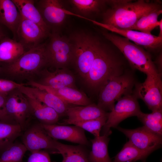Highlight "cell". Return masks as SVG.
Returning <instances> with one entry per match:
<instances>
[{
    "mask_svg": "<svg viewBox=\"0 0 162 162\" xmlns=\"http://www.w3.org/2000/svg\"><path fill=\"white\" fill-rule=\"evenodd\" d=\"M116 128L123 133L132 145L141 150L160 148L162 144V136L154 134L148 130L143 126L134 129H126L117 127Z\"/></svg>",
    "mask_w": 162,
    "mask_h": 162,
    "instance_id": "2e32d148",
    "label": "cell"
},
{
    "mask_svg": "<svg viewBox=\"0 0 162 162\" xmlns=\"http://www.w3.org/2000/svg\"><path fill=\"white\" fill-rule=\"evenodd\" d=\"M59 0H34V4L46 25L52 32H58L64 23L67 11Z\"/></svg>",
    "mask_w": 162,
    "mask_h": 162,
    "instance_id": "30bf717a",
    "label": "cell"
},
{
    "mask_svg": "<svg viewBox=\"0 0 162 162\" xmlns=\"http://www.w3.org/2000/svg\"><path fill=\"white\" fill-rule=\"evenodd\" d=\"M26 51L22 45L17 40L7 36L0 40V62L12 63Z\"/></svg>",
    "mask_w": 162,
    "mask_h": 162,
    "instance_id": "d4e9b609",
    "label": "cell"
},
{
    "mask_svg": "<svg viewBox=\"0 0 162 162\" xmlns=\"http://www.w3.org/2000/svg\"><path fill=\"white\" fill-rule=\"evenodd\" d=\"M30 81L54 88L66 87L74 88L75 78L67 68L57 69L53 72L44 69L33 80Z\"/></svg>",
    "mask_w": 162,
    "mask_h": 162,
    "instance_id": "e0dca14e",
    "label": "cell"
},
{
    "mask_svg": "<svg viewBox=\"0 0 162 162\" xmlns=\"http://www.w3.org/2000/svg\"><path fill=\"white\" fill-rule=\"evenodd\" d=\"M109 136L100 135L90 140L92 150L89 153V162H113L108 153Z\"/></svg>",
    "mask_w": 162,
    "mask_h": 162,
    "instance_id": "484cf974",
    "label": "cell"
},
{
    "mask_svg": "<svg viewBox=\"0 0 162 162\" xmlns=\"http://www.w3.org/2000/svg\"><path fill=\"white\" fill-rule=\"evenodd\" d=\"M137 99L133 94L119 98L108 112L106 121L101 131V135L109 136L112 133L111 128H116L119 123L128 117L137 116L141 111Z\"/></svg>",
    "mask_w": 162,
    "mask_h": 162,
    "instance_id": "ba28073f",
    "label": "cell"
},
{
    "mask_svg": "<svg viewBox=\"0 0 162 162\" xmlns=\"http://www.w3.org/2000/svg\"><path fill=\"white\" fill-rule=\"evenodd\" d=\"M54 144L58 153L62 156V162H89V152L86 149V146L65 144L55 140Z\"/></svg>",
    "mask_w": 162,
    "mask_h": 162,
    "instance_id": "603a6c76",
    "label": "cell"
},
{
    "mask_svg": "<svg viewBox=\"0 0 162 162\" xmlns=\"http://www.w3.org/2000/svg\"><path fill=\"white\" fill-rule=\"evenodd\" d=\"M26 84L18 83L12 80L0 79V95L6 96L13 91Z\"/></svg>",
    "mask_w": 162,
    "mask_h": 162,
    "instance_id": "836d02e7",
    "label": "cell"
},
{
    "mask_svg": "<svg viewBox=\"0 0 162 162\" xmlns=\"http://www.w3.org/2000/svg\"><path fill=\"white\" fill-rule=\"evenodd\" d=\"M21 17L17 7L12 0H0V24L12 32L16 40Z\"/></svg>",
    "mask_w": 162,
    "mask_h": 162,
    "instance_id": "44dd1931",
    "label": "cell"
},
{
    "mask_svg": "<svg viewBox=\"0 0 162 162\" xmlns=\"http://www.w3.org/2000/svg\"><path fill=\"white\" fill-rule=\"evenodd\" d=\"M69 2L79 16L88 17L100 12L108 0H71Z\"/></svg>",
    "mask_w": 162,
    "mask_h": 162,
    "instance_id": "83f0119b",
    "label": "cell"
},
{
    "mask_svg": "<svg viewBox=\"0 0 162 162\" xmlns=\"http://www.w3.org/2000/svg\"><path fill=\"white\" fill-rule=\"evenodd\" d=\"M103 34L118 48L133 68L144 73L147 76H161L150 54L143 47L112 32H103Z\"/></svg>",
    "mask_w": 162,
    "mask_h": 162,
    "instance_id": "277c9868",
    "label": "cell"
},
{
    "mask_svg": "<svg viewBox=\"0 0 162 162\" xmlns=\"http://www.w3.org/2000/svg\"><path fill=\"white\" fill-rule=\"evenodd\" d=\"M6 98L0 95V121L14 123L8 116L5 111Z\"/></svg>",
    "mask_w": 162,
    "mask_h": 162,
    "instance_id": "d590c367",
    "label": "cell"
},
{
    "mask_svg": "<svg viewBox=\"0 0 162 162\" xmlns=\"http://www.w3.org/2000/svg\"><path fill=\"white\" fill-rule=\"evenodd\" d=\"M108 114L96 118L76 123L74 125L88 131L94 137L99 136H100L102 127L106 121Z\"/></svg>",
    "mask_w": 162,
    "mask_h": 162,
    "instance_id": "d6a6232c",
    "label": "cell"
},
{
    "mask_svg": "<svg viewBox=\"0 0 162 162\" xmlns=\"http://www.w3.org/2000/svg\"><path fill=\"white\" fill-rule=\"evenodd\" d=\"M133 94L142 100L152 111L162 110V82L161 76H147L142 83H137Z\"/></svg>",
    "mask_w": 162,
    "mask_h": 162,
    "instance_id": "9c48e42d",
    "label": "cell"
},
{
    "mask_svg": "<svg viewBox=\"0 0 162 162\" xmlns=\"http://www.w3.org/2000/svg\"><path fill=\"white\" fill-rule=\"evenodd\" d=\"M49 36V42L46 44L48 65L57 69L66 68L73 64L74 53L69 38L58 32H51Z\"/></svg>",
    "mask_w": 162,
    "mask_h": 162,
    "instance_id": "52a82bcc",
    "label": "cell"
},
{
    "mask_svg": "<svg viewBox=\"0 0 162 162\" xmlns=\"http://www.w3.org/2000/svg\"><path fill=\"white\" fill-rule=\"evenodd\" d=\"M48 36L38 25L21 16L16 40H18L26 51L41 44L43 40Z\"/></svg>",
    "mask_w": 162,
    "mask_h": 162,
    "instance_id": "5bb4252c",
    "label": "cell"
},
{
    "mask_svg": "<svg viewBox=\"0 0 162 162\" xmlns=\"http://www.w3.org/2000/svg\"><path fill=\"white\" fill-rule=\"evenodd\" d=\"M48 65L46 44H41L26 51L16 60L7 64L5 72L14 79L34 80Z\"/></svg>",
    "mask_w": 162,
    "mask_h": 162,
    "instance_id": "3957f363",
    "label": "cell"
},
{
    "mask_svg": "<svg viewBox=\"0 0 162 162\" xmlns=\"http://www.w3.org/2000/svg\"><path fill=\"white\" fill-rule=\"evenodd\" d=\"M5 108L8 116L12 122L22 128L32 114L26 96L19 88L13 91L6 96Z\"/></svg>",
    "mask_w": 162,
    "mask_h": 162,
    "instance_id": "8fae6325",
    "label": "cell"
},
{
    "mask_svg": "<svg viewBox=\"0 0 162 162\" xmlns=\"http://www.w3.org/2000/svg\"><path fill=\"white\" fill-rule=\"evenodd\" d=\"M137 117L148 130L162 136V110L152 111L150 113L141 111Z\"/></svg>",
    "mask_w": 162,
    "mask_h": 162,
    "instance_id": "f546056e",
    "label": "cell"
},
{
    "mask_svg": "<svg viewBox=\"0 0 162 162\" xmlns=\"http://www.w3.org/2000/svg\"><path fill=\"white\" fill-rule=\"evenodd\" d=\"M95 24L111 32L125 38L136 44L151 51L160 50L162 46V38L152 34L133 30L122 29L93 21Z\"/></svg>",
    "mask_w": 162,
    "mask_h": 162,
    "instance_id": "4fadbf2b",
    "label": "cell"
},
{
    "mask_svg": "<svg viewBox=\"0 0 162 162\" xmlns=\"http://www.w3.org/2000/svg\"><path fill=\"white\" fill-rule=\"evenodd\" d=\"M136 83L132 72L127 70L122 74L110 80L99 92L98 106L103 110L110 111L115 102L122 97L132 94Z\"/></svg>",
    "mask_w": 162,
    "mask_h": 162,
    "instance_id": "8992f818",
    "label": "cell"
},
{
    "mask_svg": "<svg viewBox=\"0 0 162 162\" xmlns=\"http://www.w3.org/2000/svg\"><path fill=\"white\" fill-rule=\"evenodd\" d=\"M3 27V26L0 24V40L7 36Z\"/></svg>",
    "mask_w": 162,
    "mask_h": 162,
    "instance_id": "74e56055",
    "label": "cell"
},
{
    "mask_svg": "<svg viewBox=\"0 0 162 162\" xmlns=\"http://www.w3.org/2000/svg\"><path fill=\"white\" fill-rule=\"evenodd\" d=\"M49 153L45 150L31 153L27 162H52Z\"/></svg>",
    "mask_w": 162,
    "mask_h": 162,
    "instance_id": "e575fe53",
    "label": "cell"
},
{
    "mask_svg": "<svg viewBox=\"0 0 162 162\" xmlns=\"http://www.w3.org/2000/svg\"><path fill=\"white\" fill-rule=\"evenodd\" d=\"M159 27L160 32L158 37L162 38V19L160 20V23L159 25Z\"/></svg>",
    "mask_w": 162,
    "mask_h": 162,
    "instance_id": "f35d334b",
    "label": "cell"
},
{
    "mask_svg": "<svg viewBox=\"0 0 162 162\" xmlns=\"http://www.w3.org/2000/svg\"><path fill=\"white\" fill-rule=\"evenodd\" d=\"M21 16L38 25L49 36L50 31L44 22L33 0H12Z\"/></svg>",
    "mask_w": 162,
    "mask_h": 162,
    "instance_id": "cb8c5ba5",
    "label": "cell"
},
{
    "mask_svg": "<svg viewBox=\"0 0 162 162\" xmlns=\"http://www.w3.org/2000/svg\"><path fill=\"white\" fill-rule=\"evenodd\" d=\"M108 4L111 7L103 13L101 23L122 29L130 30L143 15L162 9L158 2L144 0H111Z\"/></svg>",
    "mask_w": 162,
    "mask_h": 162,
    "instance_id": "6da1fadb",
    "label": "cell"
},
{
    "mask_svg": "<svg viewBox=\"0 0 162 162\" xmlns=\"http://www.w3.org/2000/svg\"><path fill=\"white\" fill-rule=\"evenodd\" d=\"M105 112L94 104L85 106H70L67 109L66 115L67 118L61 124H74L76 123L94 119L106 115Z\"/></svg>",
    "mask_w": 162,
    "mask_h": 162,
    "instance_id": "d6986e66",
    "label": "cell"
},
{
    "mask_svg": "<svg viewBox=\"0 0 162 162\" xmlns=\"http://www.w3.org/2000/svg\"><path fill=\"white\" fill-rule=\"evenodd\" d=\"M155 150H141L136 147L129 141L116 155L113 162H135L139 160H145L147 157Z\"/></svg>",
    "mask_w": 162,
    "mask_h": 162,
    "instance_id": "4316f807",
    "label": "cell"
},
{
    "mask_svg": "<svg viewBox=\"0 0 162 162\" xmlns=\"http://www.w3.org/2000/svg\"><path fill=\"white\" fill-rule=\"evenodd\" d=\"M162 13V9L147 13L141 17L130 30H138L151 34V32L153 29L159 26L160 21H158V19Z\"/></svg>",
    "mask_w": 162,
    "mask_h": 162,
    "instance_id": "4dcf8cb0",
    "label": "cell"
},
{
    "mask_svg": "<svg viewBox=\"0 0 162 162\" xmlns=\"http://www.w3.org/2000/svg\"><path fill=\"white\" fill-rule=\"evenodd\" d=\"M23 128L18 124L0 121V152L14 142L21 135Z\"/></svg>",
    "mask_w": 162,
    "mask_h": 162,
    "instance_id": "f1b7e54d",
    "label": "cell"
},
{
    "mask_svg": "<svg viewBox=\"0 0 162 162\" xmlns=\"http://www.w3.org/2000/svg\"><path fill=\"white\" fill-rule=\"evenodd\" d=\"M27 151L23 143L14 142L2 152L0 162H22Z\"/></svg>",
    "mask_w": 162,
    "mask_h": 162,
    "instance_id": "1f68e13d",
    "label": "cell"
},
{
    "mask_svg": "<svg viewBox=\"0 0 162 162\" xmlns=\"http://www.w3.org/2000/svg\"><path fill=\"white\" fill-rule=\"evenodd\" d=\"M40 124L48 135L54 140H65L86 146L90 145L84 130L79 126Z\"/></svg>",
    "mask_w": 162,
    "mask_h": 162,
    "instance_id": "9a60e30c",
    "label": "cell"
},
{
    "mask_svg": "<svg viewBox=\"0 0 162 162\" xmlns=\"http://www.w3.org/2000/svg\"><path fill=\"white\" fill-rule=\"evenodd\" d=\"M22 143L31 153L44 149L49 153L58 154L54 146V139L50 136L40 124L27 129L22 137Z\"/></svg>",
    "mask_w": 162,
    "mask_h": 162,
    "instance_id": "7c38bea8",
    "label": "cell"
},
{
    "mask_svg": "<svg viewBox=\"0 0 162 162\" xmlns=\"http://www.w3.org/2000/svg\"><path fill=\"white\" fill-rule=\"evenodd\" d=\"M74 53L73 64L81 77L85 80L96 56L100 41L88 33H74L69 38Z\"/></svg>",
    "mask_w": 162,
    "mask_h": 162,
    "instance_id": "5b68a950",
    "label": "cell"
},
{
    "mask_svg": "<svg viewBox=\"0 0 162 162\" xmlns=\"http://www.w3.org/2000/svg\"><path fill=\"white\" fill-rule=\"evenodd\" d=\"M157 64L158 65L157 68L160 74H161L162 69V52H160L159 55L157 58L156 61Z\"/></svg>",
    "mask_w": 162,
    "mask_h": 162,
    "instance_id": "8d00e7d4",
    "label": "cell"
},
{
    "mask_svg": "<svg viewBox=\"0 0 162 162\" xmlns=\"http://www.w3.org/2000/svg\"><path fill=\"white\" fill-rule=\"evenodd\" d=\"M26 85L45 89L69 104L85 106L92 104L84 93L74 87L54 88L40 85L32 81H28Z\"/></svg>",
    "mask_w": 162,
    "mask_h": 162,
    "instance_id": "ffe728a7",
    "label": "cell"
},
{
    "mask_svg": "<svg viewBox=\"0 0 162 162\" xmlns=\"http://www.w3.org/2000/svg\"><path fill=\"white\" fill-rule=\"evenodd\" d=\"M19 89L24 94L32 96L53 109L60 116L66 115L67 109L70 106L56 95L44 89L26 85L20 86Z\"/></svg>",
    "mask_w": 162,
    "mask_h": 162,
    "instance_id": "ac0fdd59",
    "label": "cell"
},
{
    "mask_svg": "<svg viewBox=\"0 0 162 162\" xmlns=\"http://www.w3.org/2000/svg\"><path fill=\"white\" fill-rule=\"evenodd\" d=\"M127 70L120 55L100 41L85 81L91 88L99 92L110 80L122 74Z\"/></svg>",
    "mask_w": 162,
    "mask_h": 162,
    "instance_id": "7a4b0ae2",
    "label": "cell"
},
{
    "mask_svg": "<svg viewBox=\"0 0 162 162\" xmlns=\"http://www.w3.org/2000/svg\"><path fill=\"white\" fill-rule=\"evenodd\" d=\"M25 95L28 101L32 114L40 122V123L52 124L58 122L60 116L54 110L32 96Z\"/></svg>",
    "mask_w": 162,
    "mask_h": 162,
    "instance_id": "7402d4cb",
    "label": "cell"
}]
</instances>
